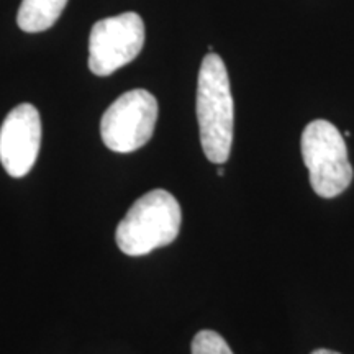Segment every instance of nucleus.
I'll list each match as a JSON object with an SVG mask.
<instances>
[{
  "mask_svg": "<svg viewBox=\"0 0 354 354\" xmlns=\"http://www.w3.org/2000/svg\"><path fill=\"white\" fill-rule=\"evenodd\" d=\"M68 0H21L17 24L26 33L51 28L63 13Z\"/></svg>",
  "mask_w": 354,
  "mask_h": 354,
  "instance_id": "7",
  "label": "nucleus"
},
{
  "mask_svg": "<svg viewBox=\"0 0 354 354\" xmlns=\"http://www.w3.org/2000/svg\"><path fill=\"white\" fill-rule=\"evenodd\" d=\"M145 44L143 19L135 12L99 20L88 38V68L105 77L131 63Z\"/></svg>",
  "mask_w": 354,
  "mask_h": 354,
  "instance_id": "5",
  "label": "nucleus"
},
{
  "mask_svg": "<svg viewBox=\"0 0 354 354\" xmlns=\"http://www.w3.org/2000/svg\"><path fill=\"white\" fill-rule=\"evenodd\" d=\"M312 354H339V353L331 351V349H317V351H313Z\"/></svg>",
  "mask_w": 354,
  "mask_h": 354,
  "instance_id": "9",
  "label": "nucleus"
},
{
  "mask_svg": "<svg viewBox=\"0 0 354 354\" xmlns=\"http://www.w3.org/2000/svg\"><path fill=\"white\" fill-rule=\"evenodd\" d=\"M180 205L165 189L145 194L118 223L115 240L128 256H145L176 240L180 232Z\"/></svg>",
  "mask_w": 354,
  "mask_h": 354,
  "instance_id": "2",
  "label": "nucleus"
},
{
  "mask_svg": "<svg viewBox=\"0 0 354 354\" xmlns=\"http://www.w3.org/2000/svg\"><path fill=\"white\" fill-rule=\"evenodd\" d=\"M300 148L310 172V184L317 196L333 198L349 187L353 166L343 135L333 123L326 120L310 122L302 133Z\"/></svg>",
  "mask_w": 354,
  "mask_h": 354,
  "instance_id": "3",
  "label": "nucleus"
},
{
  "mask_svg": "<svg viewBox=\"0 0 354 354\" xmlns=\"http://www.w3.org/2000/svg\"><path fill=\"white\" fill-rule=\"evenodd\" d=\"M158 120V100L145 88L128 91L105 110L100 135L115 153H133L151 140Z\"/></svg>",
  "mask_w": 354,
  "mask_h": 354,
  "instance_id": "4",
  "label": "nucleus"
},
{
  "mask_svg": "<svg viewBox=\"0 0 354 354\" xmlns=\"http://www.w3.org/2000/svg\"><path fill=\"white\" fill-rule=\"evenodd\" d=\"M197 120L205 156L225 165L232 151L234 107L227 66L215 53L203 57L198 71Z\"/></svg>",
  "mask_w": 354,
  "mask_h": 354,
  "instance_id": "1",
  "label": "nucleus"
},
{
  "mask_svg": "<svg viewBox=\"0 0 354 354\" xmlns=\"http://www.w3.org/2000/svg\"><path fill=\"white\" fill-rule=\"evenodd\" d=\"M41 145V118L32 104H20L0 128V162L8 176L24 177L37 162Z\"/></svg>",
  "mask_w": 354,
  "mask_h": 354,
  "instance_id": "6",
  "label": "nucleus"
},
{
  "mask_svg": "<svg viewBox=\"0 0 354 354\" xmlns=\"http://www.w3.org/2000/svg\"><path fill=\"white\" fill-rule=\"evenodd\" d=\"M192 354H233L232 349L221 338V335L212 330H202L192 339Z\"/></svg>",
  "mask_w": 354,
  "mask_h": 354,
  "instance_id": "8",
  "label": "nucleus"
},
{
  "mask_svg": "<svg viewBox=\"0 0 354 354\" xmlns=\"http://www.w3.org/2000/svg\"><path fill=\"white\" fill-rule=\"evenodd\" d=\"M225 174V169H223V167H220V169H218V176H223Z\"/></svg>",
  "mask_w": 354,
  "mask_h": 354,
  "instance_id": "10",
  "label": "nucleus"
}]
</instances>
